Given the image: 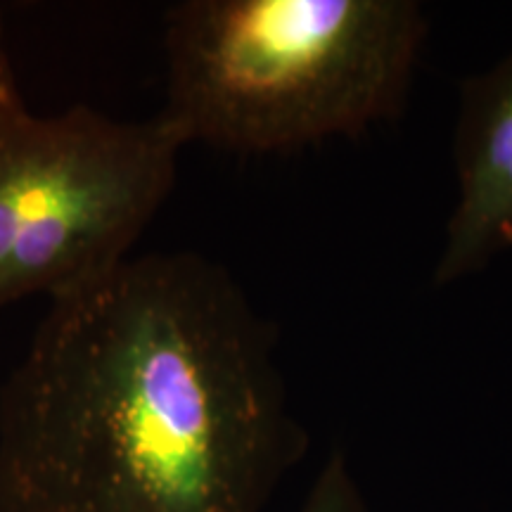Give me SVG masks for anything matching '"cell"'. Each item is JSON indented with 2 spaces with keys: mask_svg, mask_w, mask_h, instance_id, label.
Returning <instances> with one entry per match:
<instances>
[{
  "mask_svg": "<svg viewBox=\"0 0 512 512\" xmlns=\"http://www.w3.org/2000/svg\"><path fill=\"white\" fill-rule=\"evenodd\" d=\"M304 453L273 325L195 252L53 299L0 384V512H264Z\"/></svg>",
  "mask_w": 512,
  "mask_h": 512,
  "instance_id": "1",
  "label": "cell"
},
{
  "mask_svg": "<svg viewBox=\"0 0 512 512\" xmlns=\"http://www.w3.org/2000/svg\"><path fill=\"white\" fill-rule=\"evenodd\" d=\"M427 29L415 0H183L157 114L183 145L238 155L356 138L406 107Z\"/></svg>",
  "mask_w": 512,
  "mask_h": 512,
  "instance_id": "2",
  "label": "cell"
},
{
  "mask_svg": "<svg viewBox=\"0 0 512 512\" xmlns=\"http://www.w3.org/2000/svg\"><path fill=\"white\" fill-rule=\"evenodd\" d=\"M183 147L159 114L0 110V306L57 299L124 264L169 200Z\"/></svg>",
  "mask_w": 512,
  "mask_h": 512,
  "instance_id": "3",
  "label": "cell"
},
{
  "mask_svg": "<svg viewBox=\"0 0 512 512\" xmlns=\"http://www.w3.org/2000/svg\"><path fill=\"white\" fill-rule=\"evenodd\" d=\"M453 169L456 202L432 273L437 287L512 252V46L460 88Z\"/></svg>",
  "mask_w": 512,
  "mask_h": 512,
  "instance_id": "4",
  "label": "cell"
},
{
  "mask_svg": "<svg viewBox=\"0 0 512 512\" xmlns=\"http://www.w3.org/2000/svg\"><path fill=\"white\" fill-rule=\"evenodd\" d=\"M299 512H373L342 451H332L320 467Z\"/></svg>",
  "mask_w": 512,
  "mask_h": 512,
  "instance_id": "5",
  "label": "cell"
},
{
  "mask_svg": "<svg viewBox=\"0 0 512 512\" xmlns=\"http://www.w3.org/2000/svg\"><path fill=\"white\" fill-rule=\"evenodd\" d=\"M27 107L19 93V83L15 76V67H12L8 41H5V24H3V10H0V110H19Z\"/></svg>",
  "mask_w": 512,
  "mask_h": 512,
  "instance_id": "6",
  "label": "cell"
}]
</instances>
